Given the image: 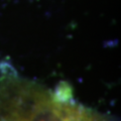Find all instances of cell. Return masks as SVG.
<instances>
[{
  "label": "cell",
  "mask_w": 121,
  "mask_h": 121,
  "mask_svg": "<svg viewBox=\"0 0 121 121\" xmlns=\"http://www.w3.org/2000/svg\"><path fill=\"white\" fill-rule=\"evenodd\" d=\"M0 121H112L77 102L69 86L55 91L0 64Z\"/></svg>",
  "instance_id": "cell-1"
}]
</instances>
